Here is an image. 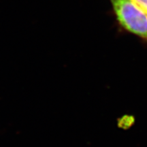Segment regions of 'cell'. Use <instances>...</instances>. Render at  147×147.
Masks as SVG:
<instances>
[{"label":"cell","mask_w":147,"mask_h":147,"mask_svg":"<svg viewBox=\"0 0 147 147\" xmlns=\"http://www.w3.org/2000/svg\"><path fill=\"white\" fill-rule=\"evenodd\" d=\"M118 27L147 42V13L133 0H109Z\"/></svg>","instance_id":"cell-1"},{"label":"cell","mask_w":147,"mask_h":147,"mask_svg":"<svg viewBox=\"0 0 147 147\" xmlns=\"http://www.w3.org/2000/svg\"><path fill=\"white\" fill-rule=\"evenodd\" d=\"M147 13V0H133Z\"/></svg>","instance_id":"cell-2"}]
</instances>
